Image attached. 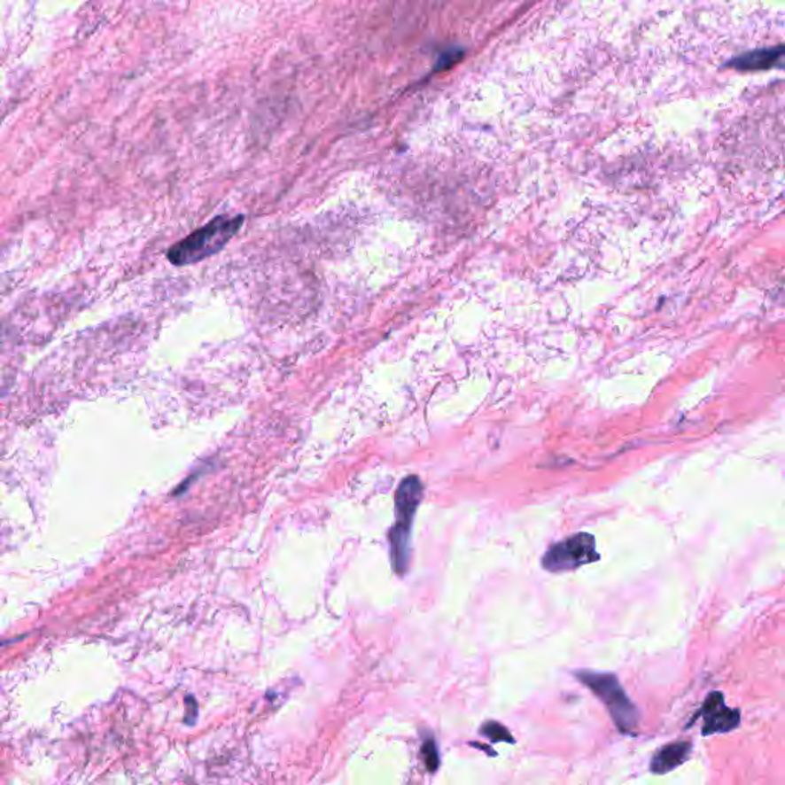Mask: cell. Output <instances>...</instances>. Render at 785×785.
<instances>
[{"mask_svg": "<svg viewBox=\"0 0 785 785\" xmlns=\"http://www.w3.org/2000/svg\"><path fill=\"white\" fill-rule=\"evenodd\" d=\"M243 224H245L243 215L216 216L206 226L195 230L194 234L188 235L180 243L172 245L167 252V260L174 266H188L203 261L206 258L222 251L230 238L238 234Z\"/></svg>", "mask_w": 785, "mask_h": 785, "instance_id": "obj_1", "label": "cell"}, {"mask_svg": "<svg viewBox=\"0 0 785 785\" xmlns=\"http://www.w3.org/2000/svg\"><path fill=\"white\" fill-rule=\"evenodd\" d=\"M422 499V484L416 476L404 478L396 493V525L390 532L392 560L394 570L404 574L410 558V532L415 512Z\"/></svg>", "mask_w": 785, "mask_h": 785, "instance_id": "obj_2", "label": "cell"}, {"mask_svg": "<svg viewBox=\"0 0 785 785\" xmlns=\"http://www.w3.org/2000/svg\"><path fill=\"white\" fill-rule=\"evenodd\" d=\"M575 677L603 701L610 717L621 732H631L632 728L637 727V707L629 700V696L615 675L602 672L579 671L575 672Z\"/></svg>", "mask_w": 785, "mask_h": 785, "instance_id": "obj_3", "label": "cell"}, {"mask_svg": "<svg viewBox=\"0 0 785 785\" xmlns=\"http://www.w3.org/2000/svg\"><path fill=\"white\" fill-rule=\"evenodd\" d=\"M597 560L600 554L595 549V537L579 532L554 543L541 558V566L549 572H568Z\"/></svg>", "mask_w": 785, "mask_h": 785, "instance_id": "obj_4", "label": "cell"}, {"mask_svg": "<svg viewBox=\"0 0 785 785\" xmlns=\"http://www.w3.org/2000/svg\"><path fill=\"white\" fill-rule=\"evenodd\" d=\"M701 717L704 719L703 734H727L738 727L741 723L740 711L728 709L724 703L721 692H711L707 696L704 706L701 709Z\"/></svg>", "mask_w": 785, "mask_h": 785, "instance_id": "obj_5", "label": "cell"}, {"mask_svg": "<svg viewBox=\"0 0 785 785\" xmlns=\"http://www.w3.org/2000/svg\"><path fill=\"white\" fill-rule=\"evenodd\" d=\"M690 751H692V744L686 742V741L672 742V744L661 747L660 750L655 753L652 764H650V770L658 774L669 773L688 761Z\"/></svg>", "mask_w": 785, "mask_h": 785, "instance_id": "obj_6", "label": "cell"}, {"mask_svg": "<svg viewBox=\"0 0 785 785\" xmlns=\"http://www.w3.org/2000/svg\"><path fill=\"white\" fill-rule=\"evenodd\" d=\"M781 56V50H763V51L749 52L734 63L738 69H766L773 65Z\"/></svg>", "mask_w": 785, "mask_h": 785, "instance_id": "obj_7", "label": "cell"}, {"mask_svg": "<svg viewBox=\"0 0 785 785\" xmlns=\"http://www.w3.org/2000/svg\"><path fill=\"white\" fill-rule=\"evenodd\" d=\"M485 736H488L493 742H501V741H507V742H514V738H511V734L508 732L507 727H503L499 723H486L485 724L482 730H480Z\"/></svg>", "mask_w": 785, "mask_h": 785, "instance_id": "obj_8", "label": "cell"}, {"mask_svg": "<svg viewBox=\"0 0 785 785\" xmlns=\"http://www.w3.org/2000/svg\"><path fill=\"white\" fill-rule=\"evenodd\" d=\"M422 751H424V757H425V763H427L428 770L434 772V770L439 767L438 749H436L434 741L428 740L427 742L424 744V747H422Z\"/></svg>", "mask_w": 785, "mask_h": 785, "instance_id": "obj_9", "label": "cell"}]
</instances>
